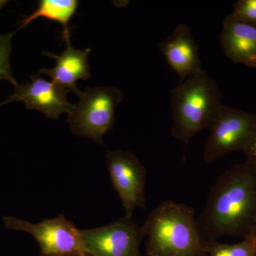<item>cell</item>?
Masks as SVG:
<instances>
[{"label": "cell", "mask_w": 256, "mask_h": 256, "mask_svg": "<svg viewBox=\"0 0 256 256\" xmlns=\"http://www.w3.org/2000/svg\"><path fill=\"white\" fill-rule=\"evenodd\" d=\"M8 2V1H0V10H1L3 6H4Z\"/></svg>", "instance_id": "cell-18"}, {"label": "cell", "mask_w": 256, "mask_h": 256, "mask_svg": "<svg viewBox=\"0 0 256 256\" xmlns=\"http://www.w3.org/2000/svg\"><path fill=\"white\" fill-rule=\"evenodd\" d=\"M68 114L70 131L78 137L102 144V137L114 124V112L124 92L114 87L87 88Z\"/></svg>", "instance_id": "cell-4"}, {"label": "cell", "mask_w": 256, "mask_h": 256, "mask_svg": "<svg viewBox=\"0 0 256 256\" xmlns=\"http://www.w3.org/2000/svg\"><path fill=\"white\" fill-rule=\"evenodd\" d=\"M216 82L204 70L185 79L173 89L171 134L188 146L203 130L210 129L223 108Z\"/></svg>", "instance_id": "cell-3"}, {"label": "cell", "mask_w": 256, "mask_h": 256, "mask_svg": "<svg viewBox=\"0 0 256 256\" xmlns=\"http://www.w3.org/2000/svg\"><path fill=\"white\" fill-rule=\"evenodd\" d=\"M146 256H205V242L192 206L171 200L161 202L142 226Z\"/></svg>", "instance_id": "cell-2"}, {"label": "cell", "mask_w": 256, "mask_h": 256, "mask_svg": "<svg viewBox=\"0 0 256 256\" xmlns=\"http://www.w3.org/2000/svg\"><path fill=\"white\" fill-rule=\"evenodd\" d=\"M197 222L204 242L252 233L256 228V166L245 161L224 172Z\"/></svg>", "instance_id": "cell-1"}, {"label": "cell", "mask_w": 256, "mask_h": 256, "mask_svg": "<svg viewBox=\"0 0 256 256\" xmlns=\"http://www.w3.org/2000/svg\"><path fill=\"white\" fill-rule=\"evenodd\" d=\"M106 164L111 182L122 202L124 216L132 218L136 208L146 206V168L132 152L121 150L108 152Z\"/></svg>", "instance_id": "cell-7"}, {"label": "cell", "mask_w": 256, "mask_h": 256, "mask_svg": "<svg viewBox=\"0 0 256 256\" xmlns=\"http://www.w3.org/2000/svg\"><path fill=\"white\" fill-rule=\"evenodd\" d=\"M66 42V48L63 53L56 56L45 52L44 55L54 58L56 64L54 68H42L38 74H44L52 78V82L62 86L70 92L80 96L82 92L76 86L79 79L87 80L90 78V66L88 63V56L92 52L90 48L80 50L74 48L70 45V35L64 36Z\"/></svg>", "instance_id": "cell-12"}, {"label": "cell", "mask_w": 256, "mask_h": 256, "mask_svg": "<svg viewBox=\"0 0 256 256\" xmlns=\"http://www.w3.org/2000/svg\"><path fill=\"white\" fill-rule=\"evenodd\" d=\"M244 153L246 156L245 161L256 166V124Z\"/></svg>", "instance_id": "cell-17"}, {"label": "cell", "mask_w": 256, "mask_h": 256, "mask_svg": "<svg viewBox=\"0 0 256 256\" xmlns=\"http://www.w3.org/2000/svg\"><path fill=\"white\" fill-rule=\"evenodd\" d=\"M88 256H142L141 226L124 216L105 226L80 230Z\"/></svg>", "instance_id": "cell-8"}, {"label": "cell", "mask_w": 256, "mask_h": 256, "mask_svg": "<svg viewBox=\"0 0 256 256\" xmlns=\"http://www.w3.org/2000/svg\"><path fill=\"white\" fill-rule=\"evenodd\" d=\"M256 124V114L224 106L210 128L204 149L203 158L212 164L228 153L246 148Z\"/></svg>", "instance_id": "cell-6"}, {"label": "cell", "mask_w": 256, "mask_h": 256, "mask_svg": "<svg viewBox=\"0 0 256 256\" xmlns=\"http://www.w3.org/2000/svg\"><path fill=\"white\" fill-rule=\"evenodd\" d=\"M210 256H256V228L235 244H220L217 240L205 242Z\"/></svg>", "instance_id": "cell-14"}, {"label": "cell", "mask_w": 256, "mask_h": 256, "mask_svg": "<svg viewBox=\"0 0 256 256\" xmlns=\"http://www.w3.org/2000/svg\"><path fill=\"white\" fill-rule=\"evenodd\" d=\"M15 32L6 34H0V80H6L15 86L18 85L10 68V55L12 52V38Z\"/></svg>", "instance_id": "cell-15"}, {"label": "cell", "mask_w": 256, "mask_h": 256, "mask_svg": "<svg viewBox=\"0 0 256 256\" xmlns=\"http://www.w3.org/2000/svg\"><path fill=\"white\" fill-rule=\"evenodd\" d=\"M78 2L76 0H42L36 10L22 22L20 28L28 26L40 18L57 22L64 26V37L70 35L68 22L76 12Z\"/></svg>", "instance_id": "cell-13"}, {"label": "cell", "mask_w": 256, "mask_h": 256, "mask_svg": "<svg viewBox=\"0 0 256 256\" xmlns=\"http://www.w3.org/2000/svg\"><path fill=\"white\" fill-rule=\"evenodd\" d=\"M5 227L28 232L36 239L42 256H88L80 230L64 215L38 224L4 216Z\"/></svg>", "instance_id": "cell-5"}, {"label": "cell", "mask_w": 256, "mask_h": 256, "mask_svg": "<svg viewBox=\"0 0 256 256\" xmlns=\"http://www.w3.org/2000/svg\"><path fill=\"white\" fill-rule=\"evenodd\" d=\"M159 48L180 82L203 70L198 45L188 25L176 26L170 36L160 42Z\"/></svg>", "instance_id": "cell-10"}, {"label": "cell", "mask_w": 256, "mask_h": 256, "mask_svg": "<svg viewBox=\"0 0 256 256\" xmlns=\"http://www.w3.org/2000/svg\"><path fill=\"white\" fill-rule=\"evenodd\" d=\"M220 44L233 63L256 68V25L228 14L224 20Z\"/></svg>", "instance_id": "cell-11"}, {"label": "cell", "mask_w": 256, "mask_h": 256, "mask_svg": "<svg viewBox=\"0 0 256 256\" xmlns=\"http://www.w3.org/2000/svg\"><path fill=\"white\" fill-rule=\"evenodd\" d=\"M31 79L30 84L15 86L14 92L0 104V107L14 101H23L26 108L41 111L48 118L55 120L64 112H72L74 105L67 99L69 92L66 88L45 80L38 74Z\"/></svg>", "instance_id": "cell-9"}, {"label": "cell", "mask_w": 256, "mask_h": 256, "mask_svg": "<svg viewBox=\"0 0 256 256\" xmlns=\"http://www.w3.org/2000/svg\"><path fill=\"white\" fill-rule=\"evenodd\" d=\"M233 16L256 25V0H238L234 4Z\"/></svg>", "instance_id": "cell-16"}]
</instances>
